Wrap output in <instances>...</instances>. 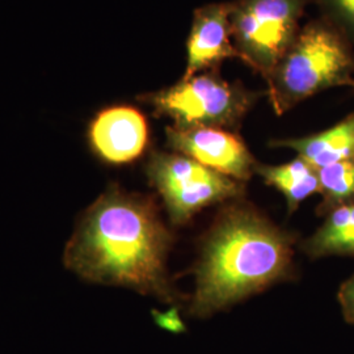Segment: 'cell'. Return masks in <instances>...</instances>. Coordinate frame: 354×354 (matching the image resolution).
Returning <instances> with one entry per match:
<instances>
[{
	"label": "cell",
	"instance_id": "cell-1",
	"mask_svg": "<svg viewBox=\"0 0 354 354\" xmlns=\"http://www.w3.org/2000/svg\"><path fill=\"white\" fill-rule=\"evenodd\" d=\"M172 243L151 198L112 185L82 215L64 263L89 282L122 286L171 304L178 298L167 272Z\"/></svg>",
	"mask_w": 354,
	"mask_h": 354
},
{
	"label": "cell",
	"instance_id": "cell-2",
	"mask_svg": "<svg viewBox=\"0 0 354 354\" xmlns=\"http://www.w3.org/2000/svg\"><path fill=\"white\" fill-rule=\"evenodd\" d=\"M294 238L252 207L232 205L216 218L194 266L190 314L205 317L288 279Z\"/></svg>",
	"mask_w": 354,
	"mask_h": 354
},
{
	"label": "cell",
	"instance_id": "cell-3",
	"mask_svg": "<svg viewBox=\"0 0 354 354\" xmlns=\"http://www.w3.org/2000/svg\"><path fill=\"white\" fill-rule=\"evenodd\" d=\"M266 82L279 115L326 89L354 88L353 44L323 17L314 19L301 26Z\"/></svg>",
	"mask_w": 354,
	"mask_h": 354
},
{
	"label": "cell",
	"instance_id": "cell-4",
	"mask_svg": "<svg viewBox=\"0 0 354 354\" xmlns=\"http://www.w3.org/2000/svg\"><path fill=\"white\" fill-rule=\"evenodd\" d=\"M259 95L230 83L214 71L183 77L176 84L140 96L153 113L169 117L178 129L214 127L236 131Z\"/></svg>",
	"mask_w": 354,
	"mask_h": 354
},
{
	"label": "cell",
	"instance_id": "cell-5",
	"mask_svg": "<svg viewBox=\"0 0 354 354\" xmlns=\"http://www.w3.org/2000/svg\"><path fill=\"white\" fill-rule=\"evenodd\" d=\"M308 0L231 1V36L238 57L266 79L290 48Z\"/></svg>",
	"mask_w": 354,
	"mask_h": 354
},
{
	"label": "cell",
	"instance_id": "cell-6",
	"mask_svg": "<svg viewBox=\"0 0 354 354\" xmlns=\"http://www.w3.org/2000/svg\"><path fill=\"white\" fill-rule=\"evenodd\" d=\"M146 174L174 225H185L205 207L244 193L241 181L177 152H152Z\"/></svg>",
	"mask_w": 354,
	"mask_h": 354
},
{
	"label": "cell",
	"instance_id": "cell-7",
	"mask_svg": "<svg viewBox=\"0 0 354 354\" xmlns=\"http://www.w3.org/2000/svg\"><path fill=\"white\" fill-rule=\"evenodd\" d=\"M165 136L172 151L189 156L241 183L250 180L257 165L244 140L235 131L214 127H168Z\"/></svg>",
	"mask_w": 354,
	"mask_h": 354
},
{
	"label": "cell",
	"instance_id": "cell-8",
	"mask_svg": "<svg viewBox=\"0 0 354 354\" xmlns=\"http://www.w3.org/2000/svg\"><path fill=\"white\" fill-rule=\"evenodd\" d=\"M88 142L93 153L108 165L133 163L150 142L147 118L131 105L105 108L89 124Z\"/></svg>",
	"mask_w": 354,
	"mask_h": 354
},
{
	"label": "cell",
	"instance_id": "cell-9",
	"mask_svg": "<svg viewBox=\"0 0 354 354\" xmlns=\"http://www.w3.org/2000/svg\"><path fill=\"white\" fill-rule=\"evenodd\" d=\"M231 1L210 3L194 11L183 77L215 70L228 58H239L231 36Z\"/></svg>",
	"mask_w": 354,
	"mask_h": 354
},
{
	"label": "cell",
	"instance_id": "cell-10",
	"mask_svg": "<svg viewBox=\"0 0 354 354\" xmlns=\"http://www.w3.org/2000/svg\"><path fill=\"white\" fill-rule=\"evenodd\" d=\"M272 147H286L298 153L317 169L354 159V113L348 114L335 127L302 138L270 142Z\"/></svg>",
	"mask_w": 354,
	"mask_h": 354
},
{
	"label": "cell",
	"instance_id": "cell-11",
	"mask_svg": "<svg viewBox=\"0 0 354 354\" xmlns=\"http://www.w3.org/2000/svg\"><path fill=\"white\" fill-rule=\"evenodd\" d=\"M254 172L264 178L268 185L279 189L286 198L289 213H294L299 203L314 193H320L317 169L301 156L290 163L281 165H256Z\"/></svg>",
	"mask_w": 354,
	"mask_h": 354
},
{
	"label": "cell",
	"instance_id": "cell-12",
	"mask_svg": "<svg viewBox=\"0 0 354 354\" xmlns=\"http://www.w3.org/2000/svg\"><path fill=\"white\" fill-rule=\"evenodd\" d=\"M302 247L313 259L326 256L354 257V203L342 205L328 212L324 223L304 241Z\"/></svg>",
	"mask_w": 354,
	"mask_h": 354
},
{
	"label": "cell",
	"instance_id": "cell-13",
	"mask_svg": "<svg viewBox=\"0 0 354 354\" xmlns=\"http://www.w3.org/2000/svg\"><path fill=\"white\" fill-rule=\"evenodd\" d=\"M323 203L317 213L326 215L335 207L354 203V159L317 169Z\"/></svg>",
	"mask_w": 354,
	"mask_h": 354
},
{
	"label": "cell",
	"instance_id": "cell-14",
	"mask_svg": "<svg viewBox=\"0 0 354 354\" xmlns=\"http://www.w3.org/2000/svg\"><path fill=\"white\" fill-rule=\"evenodd\" d=\"M322 17L354 45V0H314Z\"/></svg>",
	"mask_w": 354,
	"mask_h": 354
},
{
	"label": "cell",
	"instance_id": "cell-15",
	"mask_svg": "<svg viewBox=\"0 0 354 354\" xmlns=\"http://www.w3.org/2000/svg\"><path fill=\"white\" fill-rule=\"evenodd\" d=\"M345 319L354 324V274L346 279L337 294Z\"/></svg>",
	"mask_w": 354,
	"mask_h": 354
}]
</instances>
